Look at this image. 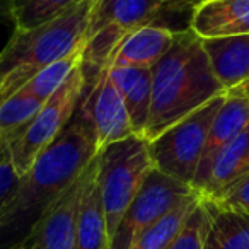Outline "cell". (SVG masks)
<instances>
[{
    "label": "cell",
    "instance_id": "cell-1",
    "mask_svg": "<svg viewBox=\"0 0 249 249\" xmlns=\"http://www.w3.org/2000/svg\"><path fill=\"white\" fill-rule=\"evenodd\" d=\"M90 120L80 103L58 139L41 152L0 210V249H21L39 218L96 157Z\"/></svg>",
    "mask_w": 249,
    "mask_h": 249
},
{
    "label": "cell",
    "instance_id": "cell-2",
    "mask_svg": "<svg viewBox=\"0 0 249 249\" xmlns=\"http://www.w3.org/2000/svg\"><path fill=\"white\" fill-rule=\"evenodd\" d=\"M224 92L208 62L203 39L191 29L178 31L169 52L152 67V109L145 139L157 137Z\"/></svg>",
    "mask_w": 249,
    "mask_h": 249
},
{
    "label": "cell",
    "instance_id": "cell-3",
    "mask_svg": "<svg viewBox=\"0 0 249 249\" xmlns=\"http://www.w3.org/2000/svg\"><path fill=\"white\" fill-rule=\"evenodd\" d=\"M90 16L92 0H84L41 26L14 29L0 50V103L14 96L45 67L84 48Z\"/></svg>",
    "mask_w": 249,
    "mask_h": 249
},
{
    "label": "cell",
    "instance_id": "cell-4",
    "mask_svg": "<svg viewBox=\"0 0 249 249\" xmlns=\"http://www.w3.org/2000/svg\"><path fill=\"white\" fill-rule=\"evenodd\" d=\"M195 2H160V0H113L104 11L92 16L82 48V70L89 87L101 70L106 69L111 55L130 33L142 26H166L164 18L186 11ZM167 28V26H166Z\"/></svg>",
    "mask_w": 249,
    "mask_h": 249
},
{
    "label": "cell",
    "instance_id": "cell-5",
    "mask_svg": "<svg viewBox=\"0 0 249 249\" xmlns=\"http://www.w3.org/2000/svg\"><path fill=\"white\" fill-rule=\"evenodd\" d=\"M96 157L107 235L111 241L126 208L154 169V164L149 154V140L137 135L111 143L99 150Z\"/></svg>",
    "mask_w": 249,
    "mask_h": 249
},
{
    "label": "cell",
    "instance_id": "cell-6",
    "mask_svg": "<svg viewBox=\"0 0 249 249\" xmlns=\"http://www.w3.org/2000/svg\"><path fill=\"white\" fill-rule=\"evenodd\" d=\"M225 92L149 140V154L156 169L191 186L203 156L212 121L224 103Z\"/></svg>",
    "mask_w": 249,
    "mask_h": 249
},
{
    "label": "cell",
    "instance_id": "cell-7",
    "mask_svg": "<svg viewBox=\"0 0 249 249\" xmlns=\"http://www.w3.org/2000/svg\"><path fill=\"white\" fill-rule=\"evenodd\" d=\"M86 94V75L82 65L67 79V82L46 101L36 116L9 142L11 160L18 176L31 167L36 157L45 152L65 130L79 109Z\"/></svg>",
    "mask_w": 249,
    "mask_h": 249
},
{
    "label": "cell",
    "instance_id": "cell-8",
    "mask_svg": "<svg viewBox=\"0 0 249 249\" xmlns=\"http://www.w3.org/2000/svg\"><path fill=\"white\" fill-rule=\"evenodd\" d=\"M193 193L190 184L181 183L154 167L124 212L109 241V249H132L142 232Z\"/></svg>",
    "mask_w": 249,
    "mask_h": 249
},
{
    "label": "cell",
    "instance_id": "cell-9",
    "mask_svg": "<svg viewBox=\"0 0 249 249\" xmlns=\"http://www.w3.org/2000/svg\"><path fill=\"white\" fill-rule=\"evenodd\" d=\"M82 106L90 120L97 152L135 135L123 97L107 69L101 70L94 82L86 87Z\"/></svg>",
    "mask_w": 249,
    "mask_h": 249
},
{
    "label": "cell",
    "instance_id": "cell-10",
    "mask_svg": "<svg viewBox=\"0 0 249 249\" xmlns=\"http://www.w3.org/2000/svg\"><path fill=\"white\" fill-rule=\"evenodd\" d=\"M84 173L39 218L21 249H77V212Z\"/></svg>",
    "mask_w": 249,
    "mask_h": 249
},
{
    "label": "cell",
    "instance_id": "cell-11",
    "mask_svg": "<svg viewBox=\"0 0 249 249\" xmlns=\"http://www.w3.org/2000/svg\"><path fill=\"white\" fill-rule=\"evenodd\" d=\"M249 124V97L246 96L241 86L229 89L225 92V99L222 103L218 113L212 121L210 132L205 143L203 156H201L200 166L191 183L195 193H200L205 181L210 173L215 157L231 140H234L242 130Z\"/></svg>",
    "mask_w": 249,
    "mask_h": 249
},
{
    "label": "cell",
    "instance_id": "cell-12",
    "mask_svg": "<svg viewBox=\"0 0 249 249\" xmlns=\"http://www.w3.org/2000/svg\"><path fill=\"white\" fill-rule=\"evenodd\" d=\"M190 29L201 39L249 35V0H198Z\"/></svg>",
    "mask_w": 249,
    "mask_h": 249
},
{
    "label": "cell",
    "instance_id": "cell-13",
    "mask_svg": "<svg viewBox=\"0 0 249 249\" xmlns=\"http://www.w3.org/2000/svg\"><path fill=\"white\" fill-rule=\"evenodd\" d=\"M77 249H109L97 157L90 160L84 173V186L77 212Z\"/></svg>",
    "mask_w": 249,
    "mask_h": 249
},
{
    "label": "cell",
    "instance_id": "cell-14",
    "mask_svg": "<svg viewBox=\"0 0 249 249\" xmlns=\"http://www.w3.org/2000/svg\"><path fill=\"white\" fill-rule=\"evenodd\" d=\"M176 31L159 24H149L135 29L120 43L111 55L106 69L139 67L152 69L173 46Z\"/></svg>",
    "mask_w": 249,
    "mask_h": 249
},
{
    "label": "cell",
    "instance_id": "cell-15",
    "mask_svg": "<svg viewBox=\"0 0 249 249\" xmlns=\"http://www.w3.org/2000/svg\"><path fill=\"white\" fill-rule=\"evenodd\" d=\"M249 174V124L215 157L200 198L215 201Z\"/></svg>",
    "mask_w": 249,
    "mask_h": 249
},
{
    "label": "cell",
    "instance_id": "cell-16",
    "mask_svg": "<svg viewBox=\"0 0 249 249\" xmlns=\"http://www.w3.org/2000/svg\"><path fill=\"white\" fill-rule=\"evenodd\" d=\"M208 62L225 90L249 80V35L203 39Z\"/></svg>",
    "mask_w": 249,
    "mask_h": 249
},
{
    "label": "cell",
    "instance_id": "cell-17",
    "mask_svg": "<svg viewBox=\"0 0 249 249\" xmlns=\"http://www.w3.org/2000/svg\"><path fill=\"white\" fill-rule=\"evenodd\" d=\"M114 86L118 87L132 121L133 133L145 139L152 109V69L123 67L107 69Z\"/></svg>",
    "mask_w": 249,
    "mask_h": 249
},
{
    "label": "cell",
    "instance_id": "cell-18",
    "mask_svg": "<svg viewBox=\"0 0 249 249\" xmlns=\"http://www.w3.org/2000/svg\"><path fill=\"white\" fill-rule=\"evenodd\" d=\"M205 201L212 210V225L205 249H249V213Z\"/></svg>",
    "mask_w": 249,
    "mask_h": 249
},
{
    "label": "cell",
    "instance_id": "cell-19",
    "mask_svg": "<svg viewBox=\"0 0 249 249\" xmlns=\"http://www.w3.org/2000/svg\"><path fill=\"white\" fill-rule=\"evenodd\" d=\"M198 201H200L198 193H193L188 198H184L169 213H166L156 224L150 225L145 232H142L132 249H167L178 235V232L181 231V227L184 225L186 218L193 212V208L198 205Z\"/></svg>",
    "mask_w": 249,
    "mask_h": 249
},
{
    "label": "cell",
    "instance_id": "cell-20",
    "mask_svg": "<svg viewBox=\"0 0 249 249\" xmlns=\"http://www.w3.org/2000/svg\"><path fill=\"white\" fill-rule=\"evenodd\" d=\"M80 65H82V48L56 60L52 65L45 67L26 86H22L18 92L35 97V99L41 101V103H46L67 82V79L75 72L77 67Z\"/></svg>",
    "mask_w": 249,
    "mask_h": 249
},
{
    "label": "cell",
    "instance_id": "cell-21",
    "mask_svg": "<svg viewBox=\"0 0 249 249\" xmlns=\"http://www.w3.org/2000/svg\"><path fill=\"white\" fill-rule=\"evenodd\" d=\"M84 0H12L11 21L14 29H31L70 11Z\"/></svg>",
    "mask_w": 249,
    "mask_h": 249
},
{
    "label": "cell",
    "instance_id": "cell-22",
    "mask_svg": "<svg viewBox=\"0 0 249 249\" xmlns=\"http://www.w3.org/2000/svg\"><path fill=\"white\" fill-rule=\"evenodd\" d=\"M45 103L16 92L0 103V139H12L36 116Z\"/></svg>",
    "mask_w": 249,
    "mask_h": 249
},
{
    "label": "cell",
    "instance_id": "cell-23",
    "mask_svg": "<svg viewBox=\"0 0 249 249\" xmlns=\"http://www.w3.org/2000/svg\"><path fill=\"white\" fill-rule=\"evenodd\" d=\"M212 225V210L210 205L200 198L198 205L193 208L190 217L186 218L184 225L174 241L169 244L167 249H205L208 232Z\"/></svg>",
    "mask_w": 249,
    "mask_h": 249
},
{
    "label": "cell",
    "instance_id": "cell-24",
    "mask_svg": "<svg viewBox=\"0 0 249 249\" xmlns=\"http://www.w3.org/2000/svg\"><path fill=\"white\" fill-rule=\"evenodd\" d=\"M9 142H11V139H0V210L4 208L5 201L9 200L19 179L18 173L12 166Z\"/></svg>",
    "mask_w": 249,
    "mask_h": 249
},
{
    "label": "cell",
    "instance_id": "cell-25",
    "mask_svg": "<svg viewBox=\"0 0 249 249\" xmlns=\"http://www.w3.org/2000/svg\"><path fill=\"white\" fill-rule=\"evenodd\" d=\"M212 203L222 208H231V210L249 213V174Z\"/></svg>",
    "mask_w": 249,
    "mask_h": 249
},
{
    "label": "cell",
    "instance_id": "cell-26",
    "mask_svg": "<svg viewBox=\"0 0 249 249\" xmlns=\"http://www.w3.org/2000/svg\"><path fill=\"white\" fill-rule=\"evenodd\" d=\"M111 2H113V0H92V16H96V14H99L101 11H104ZM92 16H90V18H92Z\"/></svg>",
    "mask_w": 249,
    "mask_h": 249
},
{
    "label": "cell",
    "instance_id": "cell-27",
    "mask_svg": "<svg viewBox=\"0 0 249 249\" xmlns=\"http://www.w3.org/2000/svg\"><path fill=\"white\" fill-rule=\"evenodd\" d=\"M11 4L12 0H0V18L11 19Z\"/></svg>",
    "mask_w": 249,
    "mask_h": 249
},
{
    "label": "cell",
    "instance_id": "cell-28",
    "mask_svg": "<svg viewBox=\"0 0 249 249\" xmlns=\"http://www.w3.org/2000/svg\"><path fill=\"white\" fill-rule=\"evenodd\" d=\"M160 2H166V4H171V2H196V0H160Z\"/></svg>",
    "mask_w": 249,
    "mask_h": 249
},
{
    "label": "cell",
    "instance_id": "cell-29",
    "mask_svg": "<svg viewBox=\"0 0 249 249\" xmlns=\"http://www.w3.org/2000/svg\"><path fill=\"white\" fill-rule=\"evenodd\" d=\"M242 89H244V92H246V96H248L249 97V80H248V82H246V84H242Z\"/></svg>",
    "mask_w": 249,
    "mask_h": 249
},
{
    "label": "cell",
    "instance_id": "cell-30",
    "mask_svg": "<svg viewBox=\"0 0 249 249\" xmlns=\"http://www.w3.org/2000/svg\"><path fill=\"white\" fill-rule=\"evenodd\" d=\"M196 2H198V0H196Z\"/></svg>",
    "mask_w": 249,
    "mask_h": 249
}]
</instances>
